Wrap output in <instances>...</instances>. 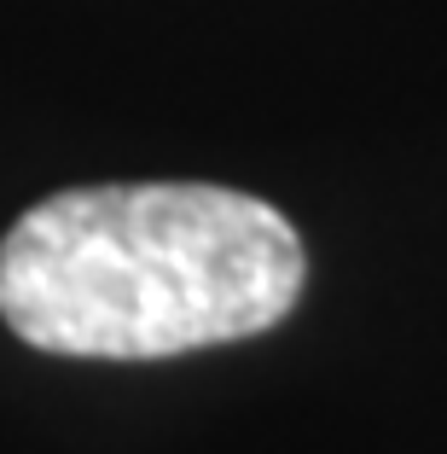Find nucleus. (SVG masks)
Listing matches in <instances>:
<instances>
[{
  "label": "nucleus",
  "instance_id": "f257e3e1",
  "mask_svg": "<svg viewBox=\"0 0 447 454\" xmlns=\"http://www.w3.org/2000/svg\"><path fill=\"white\" fill-rule=\"evenodd\" d=\"M308 256L274 204L210 181H111L41 199L0 239V321L47 356L158 361L290 315Z\"/></svg>",
  "mask_w": 447,
  "mask_h": 454
}]
</instances>
